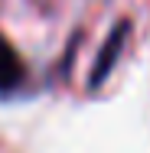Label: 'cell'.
Here are the masks:
<instances>
[{
    "label": "cell",
    "instance_id": "6da1fadb",
    "mask_svg": "<svg viewBox=\"0 0 150 153\" xmlns=\"http://www.w3.org/2000/svg\"><path fill=\"white\" fill-rule=\"evenodd\" d=\"M127 39H131V20L114 23L111 33H108V39L101 42L98 56H95V65H91V75H88V88H101L108 82V75L114 72V65L121 62V52H124Z\"/></svg>",
    "mask_w": 150,
    "mask_h": 153
},
{
    "label": "cell",
    "instance_id": "7a4b0ae2",
    "mask_svg": "<svg viewBox=\"0 0 150 153\" xmlns=\"http://www.w3.org/2000/svg\"><path fill=\"white\" fill-rule=\"evenodd\" d=\"M23 82H26V65L20 52L10 46V39L0 36V94H13Z\"/></svg>",
    "mask_w": 150,
    "mask_h": 153
}]
</instances>
